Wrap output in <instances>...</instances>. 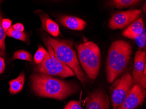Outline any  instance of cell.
I'll return each instance as SVG.
<instances>
[{
	"mask_svg": "<svg viewBox=\"0 0 146 109\" xmlns=\"http://www.w3.org/2000/svg\"><path fill=\"white\" fill-rule=\"evenodd\" d=\"M30 79L33 91L38 96L63 100L78 90L73 83L44 74H34Z\"/></svg>",
	"mask_w": 146,
	"mask_h": 109,
	"instance_id": "cell-1",
	"label": "cell"
},
{
	"mask_svg": "<svg viewBox=\"0 0 146 109\" xmlns=\"http://www.w3.org/2000/svg\"><path fill=\"white\" fill-rule=\"evenodd\" d=\"M132 53V46L125 41L117 40L111 43L106 63V73L109 83L113 82L127 68Z\"/></svg>",
	"mask_w": 146,
	"mask_h": 109,
	"instance_id": "cell-2",
	"label": "cell"
},
{
	"mask_svg": "<svg viewBox=\"0 0 146 109\" xmlns=\"http://www.w3.org/2000/svg\"><path fill=\"white\" fill-rule=\"evenodd\" d=\"M44 41L52 47L57 59L70 68L83 85L88 81L81 69L76 52L69 44L50 37L45 38Z\"/></svg>",
	"mask_w": 146,
	"mask_h": 109,
	"instance_id": "cell-3",
	"label": "cell"
},
{
	"mask_svg": "<svg viewBox=\"0 0 146 109\" xmlns=\"http://www.w3.org/2000/svg\"><path fill=\"white\" fill-rule=\"evenodd\" d=\"M77 50L84 72L91 80H95L99 73L101 62L99 48L92 42H86L78 45Z\"/></svg>",
	"mask_w": 146,
	"mask_h": 109,
	"instance_id": "cell-4",
	"label": "cell"
},
{
	"mask_svg": "<svg viewBox=\"0 0 146 109\" xmlns=\"http://www.w3.org/2000/svg\"><path fill=\"white\" fill-rule=\"evenodd\" d=\"M46 45L49 54L45 59L37 66L36 71L40 73L49 76H58L61 78L75 76V74L70 68L57 59L52 47L48 44Z\"/></svg>",
	"mask_w": 146,
	"mask_h": 109,
	"instance_id": "cell-5",
	"label": "cell"
},
{
	"mask_svg": "<svg viewBox=\"0 0 146 109\" xmlns=\"http://www.w3.org/2000/svg\"><path fill=\"white\" fill-rule=\"evenodd\" d=\"M134 83L131 74L127 73L116 79L110 87V98L113 109L120 106Z\"/></svg>",
	"mask_w": 146,
	"mask_h": 109,
	"instance_id": "cell-6",
	"label": "cell"
},
{
	"mask_svg": "<svg viewBox=\"0 0 146 109\" xmlns=\"http://www.w3.org/2000/svg\"><path fill=\"white\" fill-rule=\"evenodd\" d=\"M141 12V10L134 9L115 13L110 19L109 28L112 30L123 29L136 20Z\"/></svg>",
	"mask_w": 146,
	"mask_h": 109,
	"instance_id": "cell-7",
	"label": "cell"
},
{
	"mask_svg": "<svg viewBox=\"0 0 146 109\" xmlns=\"http://www.w3.org/2000/svg\"><path fill=\"white\" fill-rule=\"evenodd\" d=\"M145 97V89L138 84H134L123 104L117 109H136L142 105Z\"/></svg>",
	"mask_w": 146,
	"mask_h": 109,
	"instance_id": "cell-8",
	"label": "cell"
},
{
	"mask_svg": "<svg viewBox=\"0 0 146 109\" xmlns=\"http://www.w3.org/2000/svg\"><path fill=\"white\" fill-rule=\"evenodd\" d=\"M146 52L139 50L136 53L134 58V66L132 72V77L134 84H137L146 88V75L144 73L146 66Z\"/></svg>",
	"mask_w": 146,
	"mask_h": 109,
	"instance_id": "cell-9",
	"label": "cell"
},
{
	"mask_svg": "<svg viewBox=\"0 0 146 109\" xmlns=\"http://www.w3.org/2000/svg\"><path fill=\"white\" fill-rule=\"evenodd\" d=\"M110 102L108 94L101 89H98L86 99V109H109Z\"/></svg>",
	"mask_w": 146,
	"mask_h": 109,
	"instance_id": "cell-10",
	"label": "cell"
},
{
	"mask_svg": "<svg viewBox=\"0 0 146 109\" xmlns=\"http://www.w3.org/2000/svg\"><path fill=\"white\" fill-rule=\"evenodd\" d=\"M59 21L62 25L71 30L82 31L87 25L84 20L74 16H61L59 18Z\"/></svg>",
	"mask_w": 146,
	"mask_h": 109,
	"instance_id": "cell-11",
	"label": "cell"
},
{
	"mask_svg": "<svg viewBox=\"0 0 146 109\" xmlns=\"http://www.w3.org/2000/svg\"><path fill=\"white\" fill-rule=\"evenodd\" d=\"M144 30V23L141 18L136 20L123 32L122 35L125 37L136 39L141 34Z\"/></svg>",
	"mask_w": 146,
	"mask_h": 109,
	"instance_id": "cell-12",
	"label": "cell"
},
{
	"mask_svg": "<svg viewBox=\"0 0 146 109\" xmlns=\"http://www.w3.org/2000/svg\"><path fill=\"white\" fill-rule=\"evenodd\" d=\"M41 19L42 28L45 31L54 36L57 37L59 36V28L56 23L49 18L46 15L41 16Z\"/></svg>",
	"mask_w": 146,
	"mask_h": 109,
	"instance_id": "cell-13",
	"label": "cell"
},
{
	"mask_svg": "<svg viewBox=\"0 0 146 109\" xmlns=\"http://www.w3.org/2000/svg\"><path fill=\"white\" fill-rule=\"evenodd\" d=\"M25 77V74L23 73L17 78L10 81L9 91L11 94H16L22 91L24 84Z\"/></svg>",
	"mask_w": 146,
	"mask_h": 109,
	"instance_id": "cell-14",
	"label": "cell"
},
{
	"mask_svg": "<svg viewBox=\"0 0 146 109\" xmlns=\"http://www.w3.org/2000/svg\"><path fill=\"white\" fill-rule=\"evenodd\" d=\"M142 2L138 0H113L108 2L109 5L115 7L117 9H122L137 5Z\"/></svg>",
	"mask_w": 146,
	"mask_h": 109,
	"instance_id": "cell-15",
	"label": "cell"
},
{
	"mask_svg": "<svg viewBox=\"0 0 146 109\" xmlns=\"http://www.w3.org/2000/svg\"><path fill=\"white\" fill-rule=\"evenodd\" d=\"M5 33L6 35H7L8 36L14 38L24 42H25L27 39V36L25 33L15 30L11 26L9 28V30L6 32Z\"/></svg>",
	"mask_w": 146,
	"mask_h": 109,
	"instance_id": "cell-16",
	"label": "cell"
},
{
	"mask_svg": "<svg viewBox=\"0 0 146 109\" xmlns=\"http://www.w3.org/2000/svg\"><path fill=\"white\" fill-rule=\"evenodd\" d=\"M49 53L45 50L43 47H40L35 53L34 57V61L36 64L41 63L47 57Z\"/></svg>",
	"mask_w": 146,
	"mask_h": 109,
	"instance_id": "cell-17",
	"label": "cell"
},
{
	"mask_svg": "<svg viewBox=\"0 0 146 109\" xmlns=\"http://www.w3.org/2000/svg\"><path fill=\"white\" fill-rule=\"evenodd\" d=\"M16 59L28 61L29 62H31L32 61V56L28 52L20 50L14 53L11 60H14Z\"/></svg>",
	"mask_w": 146,
	"mask_h": 109,
	"instance_id": "cell-18",
	"label": "cell"
},
{
	"mask_svg": "<svg viewBox=\"0 0 146 109\" xmlns=\"http://www.w3.org/2000/svg\"><path fill=\"white\" fill-rule=\"evenodd\" d=\"M2 17L0 18V50H5V39L6 38V33L2 27Z\"/></svg>",
	"mask_w": 146,
	"mask_h": 109,
	"instance_id": "cell-19",
	"label": "cell"
},
{
	"mask_svg": "<svg viewBox=\"0 0 146 109\" xmlns=\"http://www.w3.org/2000/svg\"><path fill=\"white\" fill-rule=\"evenodd\" d=\"M138 46L141 48H143L146 46V32L144 29L141 34L135 39Z\"/></svg>",
	"mask_w": 146,
	"mask_h": 109,
	"instance_id": "cell-20",
	"label": "cell"
},
{
	"mask_svg": "<svg viewBox=\"0 0 146 109\" xmlns=\"http://www.w3.org/2000/svg\"><path fill=\"white\" fill-rule=\"evenodd\" d=\"M64 109H82V108L79 102L72 100L65 106Z\"/></svg>",
	"mask_w": 146,
	"mask_h": 109,
	"instance_id": "cell-21",
	"label": "cell"
},
{
	"mask_svg": "<svg viewBox=\"0 0 146 109\" xmlns=\"http://www.w3.org/2000/svg\"><path fill=\"white\" fill-rule=\"evenodd\" d=\"M11 23H12V21H11L10 20L8 19H2V27L4 28L5 32L8 31L9 28L11 27Z\"/></svg>",
	"mask_w": 146,
	"mask_h": 109,
	"instance_id": "cell-22",
	"label": "cell"
},
{
	"mask_svg": "<svg viewBox=\"0 0 146 109\" xmlns=\"http://www.w3.org/2000/svg\"><path fill=\"white\" fill-rule=\"evenodd\" d=\"M13 28L15 30L17 31H19V32H23L24 30V27L23 25L22 24L18 23L15 24L12 26Z\"/></svg>",
	"mask_w": 146,
	"mask_h": 109,
	"instance_id": "cell-23",
	"label": "cell"
},
{
	"mask_svg": "<svg viewBox=\"0 0 146 109\" xmlns=\"http://www.w3.org/2000/svg\"><path fill=\"white\" fill-rule=\"evenodd\" d=\"M5 66V64L4 59L0 57V74L4 72Z\"/></svg>",
	"mask_w": 146,
	"mask_h": 109,
	"instance_id": "cell-24",
	"label": "cell"
},
{
	"mask_svg": "<svg viewBox=\"0 0 146 109\" xmlns=\"http://www.w3.org/2000/svg\"><path fill=\"white\" fill-rule=\"evenodd\" d=\"M1 15H0V18H1Z\"/></svg>",
	"mask_w": 146,
	"mask_h": 109,
	"instance_id": "cell-25",
	"label": "cell"
}]
</instances>
